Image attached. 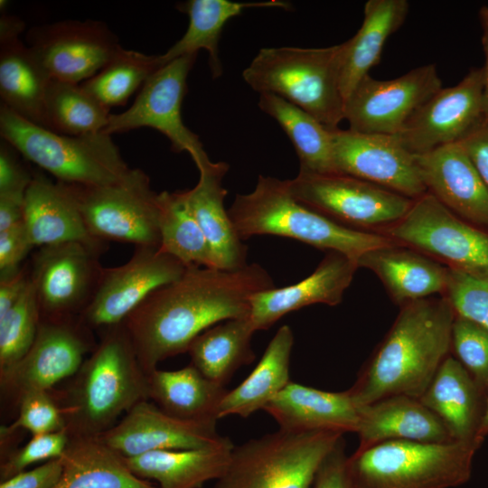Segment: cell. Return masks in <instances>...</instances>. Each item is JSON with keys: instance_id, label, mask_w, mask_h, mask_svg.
Masks as SVG:
<instances>
[{"instance_id": "1", "label": "cell", "mask_w": 488, "mask_h": 488, "mask_svg": "<svg viewBox=\"0 0 488 488\" xmlns=\"http://www.w3.org/2000/svg\"><path fill=\"white\" fill-rule=\"evenodd\" d=\"M274 286L257 263L235 270L188 267L181 277L152 292L123 323L144 371L187 352L208 328L249 316L251 296Z\"/></svg>"}, {"instance_id": "2", "label": "cell", "mask_w": 488, "mask_h": 488, "mask_svg": "<svg viewBox=\"0 0 488 488\" xmlns=\"http://www.w3.org/2000/svg\"><path fill=\"white\" fill-rule=\"evenodd\" d=\"M399 307L389 330L347 389L359 407L397 395L419 399L450 355L455 313L446 296Z\"/></svg>"}, {"instance_id": "3", "label": "cell", "mask_w": 488, "mask_h": 488, "mask_svg": "<svg viewBox=\"0 0 488 488\" xmlns=\"http://www.w3.org/2000/svg\"><path fill=\"white\" fill-rule=\"evenodd\" d=\"M99 341L78 371L51 393L71 436H98L123 412L149 400L144 371L130 336L120 324L99 332Z\"/></svg>"}, {"instance_id": "4", "label": "cell", "mask_w": 488, "mask_h": 488, "mask_svg": "<svg viewBox=\"0 0 488 488\" xmlns=\"http://www.w3.org/2000/svg\"><path fill=\"white\" fill-rule=\"evenodd\" d=\"M228 212L239 237L272 235L296 239L356 261L366 252L396 243L378 233L341 225L296 201L288 180L259 175L254 190L237 194Z\"/></svg>"}, {"instance_id": "5", "label": "cell", "mask_w": 488, "mask_h": 488, "mask_svg": "<svg viewBox=\"0 0 488 488\" xmlns=\"http://www.w3.org/2000/svg\"><path fill=\"white\" fill-rule=\"evenodd\" d=\"M476 442L387 440L356 449L345 464L349 488H453L466 483Z\"/></svg>"}, {"instance_id": "6", "label": "cell", "mask_w": 488, "mask_h": 488, "mask_svg": "<svg viewBox=\"0 0 488 488\" xmlns=\"http://www.w3.org/2000/svg\"><path fill=\"white\" fill-rule=\"evenodd\" d=\"M340 58L341 44L262 48L243 70L242 78L259 94H275L333 129L344 119Z\"/></svg>"}, {"instance_id": "7", "label": "cell", "mask_w": 488, "mask_h": 488, "mask_svg": "<svg viewBox=\"0 0 488 488\" xmlns=\"http://www.w3.org/2000/svg\"><path fill=\"white\" fill-rule=\"evenodd\" d=\"M0 134L26 160L58 182L88 186L119 183L132 173L111 136L103 131L84 136L53 132L22 117L1 104Z\"/></svg>"}, {"instance_id": "8", "label": "cell", "mask_w": 488, "mask_h": 488, "mask_svg": "<svg viewBox=\"0 0 488 488\" xmlns=\"http://www.w3.org/2000/svg\"><path fill=\"white\" fill-rule=\"evenodd\" d=\"M343 434L278 429L233 446L214 488H313L320 465Z\"/></svg>"}, {"instance_id": "9", "label": "cell", "mask_w": 488, "mask_h": 488, "mask_svg": "<svg viewBox=\"0 0 488 488\" xmlns=\"http://www.w3.org/2000/svg\"><path fill=\"white\" fill-rule=\"evenodd\" d=\"M63 183L93 237L159 248L158 193L142 170L133 169L127 178L108 185Z\"/></svg>"}, {"instance_id": "10", "label": "cell", "mask_w": 488, "mask_h": 488, "mask_svg": "<svg viewBox=\"0 0 488 488\" xmlns=\"http://www.w3.org/2000/svg\"><path fill=\"white\" fill-rule=\"evenodd\" d=\"M293 197L345 227L380 232L401 220L413 201L386 188L343 174L299 170L288 180Z\"/></svg>"}, {"instance_id": "11", "label": "cell", "mask_w": 488, "mask_h": 488, "mask_svg": "<svg viewBox=\"0 0 488 488\" xmlns=\"http://www.w3.org/2000/svg\"><path fill=\"white\" fill-rule=\"evenodd\" d=\"M378 233L450 268L488 272V230L461 219L429 192L414 200L401 220Z\"/></svg>"}, {"instance_id": "12", "label": "cell", "mask_w": 488, "mask_h": 488, "mask_svg": "<svg viewBox=\"0 0 488 488\" xmlns=\"http://www.w3.org/2000/svg\"><path fill=\"white\" fill-rule=\"evenodd\" d=\"M96 345L93 331L79 316L41 318L29 351L13 367L0 372L2 402L17 409L25 394L54 389L78 371Z\"/></svg>"}, {"instance_id": "13", "label": "cell", "mask_w": 488, "mask_h": 488, "mask_svg": "<svg viewBox=\"0 0 488 488\" xmlns=\"http://www.w3.org/2000/svg\"><path fill=\"white\" fill-rule=\"evenodd\" d=\"M197 54L177 58L156 70L142 86L133 105L120 114H110L103 132L111 136L140 127L164 135L175 153L188 152L197 168L210 158L199 136L183 122L181 108L187 92V77Z\"/></svg>"}, {"instance_id": "14", "label": "cell", "mask_w": 488, "mask_h": 488, "mask_svg": "<svg viewBox=\"0 0 488 488\" xmlns=\"http://www.w3.org/2000/svg\"><path fill=\"white\" fill-rule=\"evenodd\" d=\"M101 253L80 242L40 247L28 261L41 318L80 316L102 277Z\"/></svg>"}, {"instance_id": "15", "label": "cell", "mask_w": 488, "mask_h": 488, "mask_svg": "<svg viewBox=\"0 0 488 488\" xmlns=\"http://www.w3.org/2000/svg\"><path fill=\"white\" fill-rule=\"evenodd\" d=\"M187 267L159 248L136 247L127 263L104 267L94 296L79 317L93 332L123 324L152 292L181 277Z\"/></svg>"}, {"instance_id": "16", "label": "cell", "mask_w": 488, "mask_h": 488, "mask_svg": "<svg viewBox=\"0 0 488 488\" xmlns=\"http://www.w3.org/2000/svg\"><path fill=\"white\" fill-rule=\"evenodd\" d=\"M440 89L442 80L433 63L389 80L368 74L345 99L344 119L349 129L356 132L397 135Z\"/></svg>"}, {"instance_id": "17", "label": "cell", "mask_w": 488, "mask_h": 488, "mask_svg": "<svg viewBox=\"0 0 488 488\" xmlns=\"http://www.w3.org/2000/svg\"><path fill=\"white\" fill-rule=\"evenodd\" d=\"M28 47L53 80L80 84L96 75L121 48L107 24L63 20L35 26Z\"/></svg>"}, {"instance_id": "18", "label": "cell", "mask_w": 488, "mask_h": 488, "mask_svg": "<svg viewBox=\"0 0 488 488\" xmlns=\"http://www.w3.org/2000/svg\"><path fill=\"white\" fill-rule=\"evenodd\" d=\"M484 120L483 69L473 68L456 85L428 99L397 136L407 150L420 155L460 143Z\"/></svg>"}, {"instance_id": "19", "label": "cell", "mask_w": 488, "mask_h": 488, "mask_svg": "<svg viewBox=\"0 0 488 488\" xmlns=\"http://www.w3.org/2000/svg\"><path fill=\"white\" fill-rule=\"evenodd\" d=\"M335 172L386 188L412 200L427 192L417 155L397 135L365 134L332 129Z\"/></svg>"}, {"instance_id": "20", "label": "cell", "mask_w": 488, "mask_h": 488, "mask_svg": "<svg viewBox=\"0 0 488 488\" xmlns=\"http://www.w3.org/2000/svg\"><path fill=\"white\" fill-rule=\"evenodd\" d=\"M217 419L173 417L154 402L134 406L114 427L97 437L124 457L159 450L195 449L221 445L229 437L217 431Z\"/></svg>"}, {"instance_id": "21", "label": "cell", "mask_w": 488, "mask_h": 488, "mask_svg": "<svg viewBox=\"0 0 488 488\" xmlns=\"http://www.w3.org/2000/svg\"><path fill=\"white\" fill-rule=\"evenodd\" d=\"M358 268L356 260L328 251L313 273L301 281L256 293L250 298L249 314L254 330H267L286 314L310 305H339Z\"/></svg>"}, {"instance_id": "22", "label": "cell", "mask_w": 488, "mask_h": 488, "mask_svg": "<svg viewBox=\"0 0 488 488\" xmlns=\"http://www.w3.org/2000/svg\"><path fill=\"white\" fill-rule=\"evenodd\" d=\"M427 192L461 219L488 230V189L461 143L417 155Z\"/></svg>"}, {"instance_id": "23", "label": "cell", "mask_w": 488, "mask_h": 488, "mask_svg": "<svg viewBox=\"0 0 488 488\" xmlns=\"http://www.w3.org/2000/svg\"><path fill=\"white\" fill-rule=\"evenodd\" d=\"M23 22L0 18V97L2 105L46 128L45 99L52 79L20 39Z\"/></svg>"}, {"instance_id": "24", "label": "cell", "mask_w": 488, "mask_h": 488, "mask_svg": "<svg viewBox=\"0 0 488 488\" xmlns=\"http://www.w3.org/2000/svg\"><path fill=\"white\" fill-rule=\"evenodd\" d=\"M23 223L34 247L80 242L101 254L107 242L93 237L63 183L34 174L24 196Z\"/></svg>"}, {"instance_id": "25", "label": "cell", "mask_w": 488, "mask_h": 488, "mask_svg": "<svg viewBox=\"0 0 488 488\" xmlns=\"http://www.w3.org/2000/svg\"><path fill=\"white\" fill-rule=\"evenodd\" d=\"M280 429L356 433L360 407L348 390L332 392L290 381L263 408Z\"/></svg>"}, {"instance_id": "26", "label": "cell", "mask_w": 488, "mask_h": 488, "mask_svg": "<svg viewBox=\"0 0 488 488\" xmlns=\"http://www.w3.org/2000/svg\"><path fill=\"white\" fill-rule=\"evenodd\" d=\"M357 263L377 276L399 306L436 294L444 296L446 290L449 267L405 245L393 243L371 249Z\"/></svg>"}, {"instance_id": "27", "label": "cell", "mask_w": 488, "mask_h": 488, "mask_svg": "<svg viewBox=\"0 0 488 488\" xmlns=\"http://www.w3.org/2000/svg\"><path fill=\"white\" fill-rule=\"evenodd\" d=\"M229 168L225 162L209 161L198 168L197 184L183 192L210 244L215 268L235 270L248 264L247 246L236 232L224 205L227 190L222 180Z\"/></svg>"}, {"instance_id": "28", "label": "cell", "mask_w": 488, "mask_h": 488, "mask_svg": "<svg viewBox=\"0 0 488 488\" xmlns=\"http://www.w3.org/2000/svg\"><path fill=\"white\" fill-rule=\"evenodd\" d=\"M486 389L451 354L446 357L420 401L444 423L455 441L481 443L477 438Z\"/></svg>"}, {"instance_id": "29", "label": "cell", "mask_w": 488, "mask_h": 488, "mask_svg": "<svg viewBox=\"0 0 488 488\" xmlns=\"http://www.w3.org/2000/svg\"><path fill=\"white\" fill-rule=\"evenodd\" d=\"M357 449L387 440L455 441L440 418L419 399L397 395L360 407Z\"/></svg>"}, {"instance_id": "30", "label": "cell", "mask_w": 488, "mask_h": 488, "mask_svg": "<svg viewBox=\"0 0 488 488\" xmlns=\"http://www.w3.org/2000/svg\"><path fill=\"white\" fill-rule=\"evenodd\" d=\"M233 446L229 438L213 446L159 450L123 457L136 476L156 481L158 488H201L206 482L222 475Z\"/></svg>"}, {"instance_id": "31", "label": "cell", "mask_w": 488, "mask_h": 488, "mask_svg": "<svg viewBox=\"0 0 488 488\" xmlns=\"http://www.w3.org/2000/svg\"><path fill=\"white\" fill-rule=\"evenodd\" d=\"M408 9L407 0L366 2L361 26L351 39L341 43L339 80L344 101L379 63L386 41L404 23Z\"/></svg>"}, {"instance_id": "32", "label": "cell", "mask_w": 488, "mask_h": 488, "mask_svg": "<svg viewBox=\"0 0 488 488\" xmlns=\"http://www.w3.org/2000/svg\"><path fill=\"white\" fill-rule=\"evenodd\" d=\"M53 488H158L136 476L124 457L97 436H71Z\"/></svg>"}, {"instance_id": "33", "label": "cell", "mask_w": 488, "mask_h": 488, "mask_svg": "<svg viewBox=\"0 0 488 488\" xmlns=\"http://www.w3.org/2000/svg\"><path fill=\"white\" fill-rule=\"evenodd\" d=\"M277 7L288 10L291 5L285 1L270 0L255 3H238L228 0H188L178 3L176 8L186 14L189 24L183 37L168 51L160 55L163 65L199 50L209 53V65L213 78L222 74L218 43L229 20L239 15L246 8Z\"/></svg>"}, {"instance_id": "34", "label": "cell", "mask_w": 488, "mask_h": 488, "mask_svg": "<svg viewBox=\"0 0 488 488\" xmlns=\"http://www.w3.org/2000/svg\"><path fill=\"white\" fill-rule=\"evenodd\" d=\"M294 340L290 326L285 324L277 330L255 369L224 396L218 408V419L230 415L248 418L263 409L290 382Z\"/></svg>"}, {"instance_id": "35", "label": "cell", "mask_w": 488, "mask_h": 488, "mask_svg": "<svg viewBox=\"0 0 488 488\" xmlns=\"http://www.w3.org/2000/svg\"><path fill=\"white\" fill-rule=\"evenodd\" d=\"M148 398L165 413L182 419L215 418L228 392L192 364L175 371L155 369L147 374Z\"/></svg>"}, {"instance_id": "36", "label": "cell", "mask_w": 488, "mask_h": 488, "mask_svg": "<svg viewBox=\"0 0 488 488\" xmlns=\"http://www.w3.org/2000/svg\"><path fill=\"white\" fill-rule=\"evenodd\" d=\"M255 332L249 316L208 328L189 346L191 364L210 380L225 386L238 369L254 361L251 339Z\"/></svg>"}, {"instance_id": "37", "label": "cell", "mask_w": 488, "mask_h": 488, "mask_svg": "<svg viewBox=\"0 0 488 488\" xmlns=\"http://www.w3.org/2000/svg\"><path fill=\"white\" fill-rule=\"evenodd\" d=\"M259 108L273 117L291 140L302 171L334 174L332 129L302 108L272 93H261Z\"/></svg>"}, {"instance_id": "38", "label": "cell", "mask_w": 488, "mask_h": 488, "mask_svg": "<svg viewBox=\"0 0 488 488\" xmlns=\"http://www.w3.org/2000/svg\"><path fill=\"white\" fill-rule=\"evenodd\" d=\"M159 249L186 267L215 268L210 244L183 191L158 193Z\"/></svg>"}, {"instance_id": "39", "label": "cell", "mask_w": 488, "mask_h": 488, "mask_svg": "<svg viewBox=\"0 0 488 488\" xmlns=\"http://www.w3.org/2000/svg\"><path fill=\"white\" fill-rule=\"evenodd\" d=\"M110 114L81 84L51 80L45 99L46 128L74 136L99 133L107 127Z\"/></svg>"}, {"instance_id": "40", "label": "cell", "mask_w": 488, "mask_h": 488, "mask_svg": "<svg viewBox=\"0 0 488 488\" xmlns=\"http://www.w3.org/2000/svg\"><path fill=\"white\" fill-rule=\"evenodd\" d=\"M163 66L160 55H147L121 47L96 75L80 84L110 110L113 107L124 106Z\"/></svg>"}, {"instance_id": "41", "label": "cell", "mask_w": 488, "mask_h": 488, "mask_svg": "<svg viewBox=\"0 0 488 488\" xmlns=\"http://www.w3.org/2000/svg\"><path fill=\"white\" fill-rule=\"evenodd\" d=\"M41 314L30 282L19 301L0 317V372L17 363L29 351L37 334Z\"/></svg>"}, {"instance_id": "42", "label": "cell", "mask_w": 488, "mask_h": 488, "mask_svg": "<svg viewBox=\"0 0 488 488\" xmlns=\"http://www.w3.org/2000/svg\"><path fill=\"white\" fill-rule=\"evenodd\" d=\"M61 410L50 390H34L19 401L17 416L9 425L1 426L0 440L14 439L22 430L32 436L64 429Z\"/></svg>"}, {"instance_id": "43", "label": "cell", "mask_w": 488, "mask_h": 488, "mask_svg": "<svg viewBox=\"0 0 488 488\" xmlns=\"http://www.w3.org/2000/svg\"><path fill=\"white\" fill-rule=\"evenodd\" d=\"M444 296L456 315L478 324L488 332V272H467L449 267Z\"/></svg>"}, {"instance_id": "44", "label": "cell", "mask_w": 488, "mask_h": 488, "mask_svg": "<svg viewBox=\"0 0 488 488\" xmlns=\"http://www.w3.org/2000/svg\"><path fill=\"white\" fill-rule=\"evenodd\" d=\"M474 380L486 389L488 383V332L478 324L455 314L451 350Z\"/></svg>"}, {"instance_id": "45", "label": "cell", "mask_w": 488, "mask_h": 488, "mask_svg": "<svg viewBox=\"0 0 488 488\" xmlns=\"http://www.w3.org/2000/svg\"><path fill=\"white\" fill-rule=\"evenodd\" d=\"M70 440L65 429L32 436L22 447H15L1 456L0 478L6 480L38 462L61 457Z\"/></svg>"}, {"instance_id": "46", "label": "cell", "mask_w": 488, "mask_h": 488, "mask_svg": "<svg viewBox=\"0 0 488 488\" xmlns=\"http://www.w3.org/2000/svg\"><path fill=\"white\" fill-rule=\"evenodd\" d=\"M19 152L2 139L0 144V195L24 197L34 174L20 159Z\"/></svg>"}, {"instance_id": "47", "label": "cell", "mask_w": 488, "mask_h": 488, "mask_svg": "<svg viewBox=\"0 0 488 488\" xmlns=\"http://www.w3.org/2000/svg\"><path fill=\"white\" fill-rule=\"evenodd\" d=\"M33 248L23 221L0 231V276L18 271Z\"/></svg>"}, {"instance_id": "48", "label": "cell", "mask_w": 488, "mask_h": 488, "mask_svg": "<svg viewBox=\"0 0 488 488\" xmlns=\"http://www.w3.org/2000/svg\"><path fill=\"white\" fill-rule=\"evenodd\" d=\"M62 471L61 457L1 481L0 488H53Z\"/></svg>"}, {"instance_id": "49", "label": "cell", "mask_w": 488, "mask_h": 488, "mask_svg": "<svg viewBox=\"0 0 488 488\" xmlns=\"http://www.w3.org/2000/svg\"><path fill=\"white\" fill-rule=\"evenodd\" d=\"M347 457L343 436L320 465L313 488H349L345 472Z\"/></svg>"}, {"instance_id": "50", "label": "cell", "mask_w": 488, "mask_h": 488, "mask_svg": "<svg viewBox=\"0 0 488 488\" xmlns=\"http://www.w3.org/2000/svg\"><path fill=\"white\" fill-rule=\"evenodd\" d=\"M460 143L488 189V122L484 120Z\"/></svg>"}, {"instance_id": "51", "label": "cell", "mask_w": 488, "mask_h": 488, "mask_svg": "<svg viewBox=\"0 0 488 488\" xmlns=\"http://www.w3.org/2000/svg\"><path fill=\"white\" fill-rule=\"evenodd\" d=\"M29 282L28 261L18 271L0 276V317L19 301Z\"/></svg>"}, {"instance_id": "52", "label": "cell", "mask_w": 488, "mask_h": 488, "mask_svg": "<svg viewBox=\"0 0 488 488\" xmlns=\"http://www.w3.org/2000/svg\"><path fill=\"white\" fill-rule=\"evenodd\" d=\"M24 197L0 195V231L23 221Z\"/></svg>"}, {"instance_id": "53", "label": "cell", "mask_w": 488, "mask_h": 488, "mask_svg": "<svg viewBox=\"0 0 488 488\" xmlns=\"http://www.w3.org/2000/svg\"><path fill=\"white\" fill-rule=\"evenodd\" d=\"M482 28V46L484 54V65L482 67L483 74V116L488 122V5H483L478 12Z\"/></svg>"}, {"instance_id": "54", "label": "cell", "mask_w": 488, "mask_h": 488, "mask_svg": "<svg viewBox=\"0 0 488 488\" xmlns=\"http://www.w3.org/2000/svg\"><path fill=\"white\" fill-rule=\"evenodd\" d=\"M487 436H488V383H487V388H486L484 411H483V416L482 422L478 430L477 438L481 443H483Z\"/></svg>"}]
</instances>
